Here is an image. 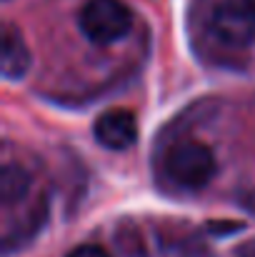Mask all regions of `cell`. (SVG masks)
Instances as JSON below:
<instances>
[{
	"mask_svg": "<svg viewBox=\"0 0 255 257\" xmlns=\"http://www.w3.org/2000/svg\"><path fill=\"white\" fill-rule=\"evenodd\" d=\"M78 25L90 43L110 45L130 33L133 13L123 0H88L80 8Z\"/></svg>",
	"mask_w": 255,
	"mask_h": 257,
	"instance_id": "cell-1",
	"label": "cell"
},
{
	"mask_svg": "<svg viewBox=\"0 0 255 257\" xmlns=\"http://www.w3.org/2000/svg\"><path fill=\"white\" fill-rule=\"evenodd\" d=\"M165 172L180 187H188V190L205 187L215 175V155L208 145L198 140H183L168 153Z\"/></svg>",
	"mask_w": 255,
	"mask_h": 257,
	"instance_id": "cell-2",
	"label": "cell"
},
{
	"mask_svg": "<svg viewBox=\"0 0 255 257\" xmlns=\"http://www.w3.org/2000/svg\"><path fill=\"white\" fill-rule=\"evenodd\" d=\"M210 30L220 43L245 48L255 40V10L245 0H225L213 8Z\"/></svg>",
	"mask_w": 255,
	"mask_h": 257,
	"instance_id": "cell-3",
	"label": "cell"
},
{
	"mask_svg": "<svg viewBox=\"0 0 255 257\" xmlns=\"http://www.w3.org/2000/svg\"><path fill=\"white\" fill-rule=\"evenodd\" d=\"M95 140L108 150H128L138 140V120L130 110H105L95 120Z\"/></svg>",
	"mask_w": 255,
	"mask_h": 257,
	"instance_id": "cell-4",
	"label": "cell"
},
{
	"mask_svg": "<svg viewBox=\"0 0 255 257\" xmlns=\"http://www.w3.org/2000/svg\"><path fill=\"white\" fill-rule=\"evenodd\" d=\"M30 68V50L23 40V35L13 28H3V58H0V70L8 80H20Z\"/></svg>",
	"mask_w": 255,
	"mask_h": 257,
	"instance_id": "cell-5",
	"label": "cell"
},
{
	"mask_svg": "<svg viewBox=\"0 0 255 257\" xmlns=\"http://www.w3.org/2000/svg\"><path fill=\"white\" fill-rule=\"evenodd\" d=\"M28 190H30V177L20 165H5L0 170V200L5 205L23 200Z\"/></svg>",
	"mask_w": 255,
	"mask_h": 257,
	"instance_id": "cell-6",
	"label": "cell"
},
{
	"mask_svg": "<svg viewBox=\"0 0 255 257\" xmlns=\"http://www.w3.org/2000/svg\"><path fill=\"white\" fill-rule=\"evenodd\" d=\"M68 257H110V255H108L103 247H98V245H80V247H75Z\"/></svg>",
	"mask_w": 255,
	"mask_h": 257,
	"instance_id": "cell-7",
	"label": "cell"
},
{
	"mask_svg": "<svg viewBox=\"0 0 255 257\" xmlns=\"http://www.w3.org/2000/svg\"><path fill=\"white\" fill-rule=\"evenodd\" d=\"M245 3H248V5H250V8L255 10V0H245Z\"/></svg>",
	"mask_w": 255,
	"mask_h": 257,
	"instance_id": "cell-8",
	"label": "cell"
}]
</instances>
